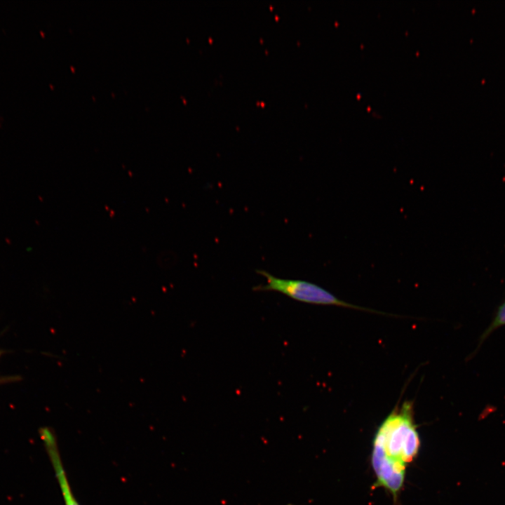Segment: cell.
I'll return each mask as SVG.
<instances>
[{"mask_svg": "<svg viewBox=\"0 0 505 505\" xmlns=\"http://www.w3.org/2000/svg\"><path fill=\"white\" fill-rule=\"evenodd\" d=\"M372 443L371 465L376 486L387 490L396 500L403 487L406 468L420 448L411 401H405L388 415L378 427Z\"/></svg>", "mask_w": 505, "mask_h": 505, "instance_id": "1", "label": "cell"}, {"mask_svg": "<svg viewBox=\"0 0 505 505\" xmlns=\"http://www.w3.org/2000/svg\"><path fill=\"white\" fill-rule=\"evenodd\" d=\"M256 272L264 276L267 280V283L254 286L252 290L255 291H276L304 303L343 307L377 312L374 310L346 302L322 287L309 281L278 278L265 270L258 269Z\"/></svg>", "mask_w": 505, "mask_h": 505, "instance_id": "2", "label": "cell"}, {"mask_svg": "<svg viewBox=\"0 0 505 505\" xmlns=\"http://www.w3.org/2000/svg\"><path fill=\"white\" fill-rule=\"evenodd\" d=\"M503 326H505V300L497 307L490 324L480 335L476 349L473 352L472 356L478 353L485 341L494 331Z\"/></svg>", "mask_w": 505, "mask_h": 505, "instance_id": "3", "label": "cell"}]
</instances>
